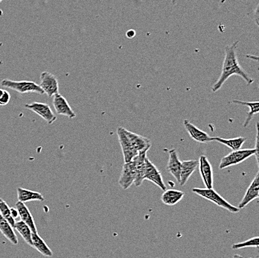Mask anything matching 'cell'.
<instances>
[{"instance_id":"obj_17","label":"cell","mask_w":259,"mask_h":258,"mask_svg":"<svg viewBox=\"0 0 259 258\" xmlns=\"http://www.w3.org/2000/svg\"><path fill=\"white\" fill-rule=\"evenodd\" d=\"M15 207L18 210L19 216H20L21 221L26 223L27 226L31 229L32 233H37V226L34 223V218L30 212L29 209L27 207L25 203L21 202H17L15 204Z\"/></svg>"},{"instance_id":"obj_28","label":"cell","mask_w":259,"mask_h":258,"mask_svg":"<svg viewBox=\"0 0 259 258\" xmlns=\"http://www.w3.org/2000/svg\"><path fill=\"white\" fill-rule=\"evenodd\" d=\"M11 100V95L9 92L4 91L3 96L0 98V105L5 106L9 103Z\"/></svg>"},{"instance_id":"obj_3","label":"cell","mask_w":259,"mask_h":258,"mask_svg":"<svg viewBox=\"0 0 259 258\" xmlns=\"http://www.w3.org/2000/svg\"><path fill=\"white\" fill-rule=\"evenodd\" d=\"M192 192L198 195L200 197H203V199H206V200L213 202L218 206L228 210L230 213H237L240 211V209L238 207L234 206L230 202H227L220 194H218L213 188H211V189H208V188H193Z\"/></svg>"},{"instance_id":"obj_34","label":"cell","mask_w":259,"mask_h":258,"mask_svg":"<svg viewBox=\"0 0 259 258\" xmlns=\"http://www.w3.org/2000/svg\"><path fill=\"white\" fill-rule=\"evenodd\" d=\"M171 3L173 5H176L177 0H171Z\"/></svg>"},{"instance_id":"obj_10","label":"cell","mask_w":259,"mask_h":258,"mask_svg":"<svg viewBox=\"0 0 259 258\" xmlns=\"http://www.w3.org/2000/svg\"><path fill=\"white\" fill-rule=\"evenodd\" d=\"M53 97V107L55 108L57 115H62V116L69 117V119H74L76 117V114L72 110L69 102L66 100V98L62 95L58 93L55 94Z\"/></svg>"},{"instance_id":"obj_27","label":"cell","mask_w":259,"mask_h":258,"mask_svg":"<svg viewBox=\"0 0 259 258\" xmlns=\"http://www.w3.org/2000/svg\"><path fill=\"white\" fill-rule=\"evenodd\" d=\"M247 247H251V248L255 247V248H258V237H252V238L249 239V240L242 242V243H236V244H234L233 246H232V248H233V249L238 250L241 249V248H247Z\"/></svg>"},{"instance_id":"obj_21","label":"cell","mask_w":259,"mask_h":258,"mask_svg":"<svg viewBox=\"0 0 259 258\" xmlns=\"http://www.w3.org/2000/svg\"><path fill=\"white\" fill-rule=\"evenodd\" d=\"M0 232L13 245L18 244V238L14 232V228L0 214Z\"/></svg>"},{"instance_id":"obj_7","label":"cell","mask_w":259,"mask_h":258,"mask_svg":"<svg viewBox=\"0 0 259 258\" xmlns=\"http://www.w3.org/2000/svg\"><path fill=\"white\" fill-rule=\"evenodd\" d=\"M145 180L152 182L162 191L167 190L160 171L150 161L148 157L145 158Z\"/></svg>"},{"instance_id":"obj_13","label":"cell","mask_w":259,"mask_h":258,"mask_svg":"<svg viewBox=\"0 0 259 258\" xmlns=\"http://www.w3.org/2000/svg\"><path fill=\"white\" fill-rule=\"evenodd\" d=\"M123 131L125 133L127 137H128L130 141L132 144L134 150L140 153V152L143 151L145 150H150L151 147V142L149 139L143 137V136L140 135V134H135V133L131 132L124 128H123Z\"/></svg>"},{"instance_id":"obj_31","label":"cell","mask_w":259,"mask_h":258,"mask_svg":"<svg viewBox=\"0 0 259 258\" xmlns=\"http://www.w3.org/2000/svg\"><path fill=\"white\" fill-rule=\"evenodd\" d=\"M259 6L258 5V6H257V7H256V9H255V14H254V17H253V19H254V20H255V24L257 25V26H258V17H259V13H258V12H259Z\"/></svg>"},{"instance_id":"obj_16","label":"cell","mask_w":259,"mask_h":258,"mask_svg":"<svg viewBox=\"0 0 259 258\" xmlns=\"http://www.w3.org/2000/svg\"><path fill=\"white\" fill-rule=\"evenodd\" d=\"M183 125H184L185 129L189 133V136L192 137V140H194V141L200 142V143H206V142L212 141L211 137L208 135L207 133L196 127L189 120H185L183 122Z\"/></svg>"},{"instance_id":"obj_30","label":"cell","mask_w":259,"mask_h":258,"mask_svg":"<svg viewBox=\"0 0 259 258\" xmlns=\"http://www.w3.org/2000/svg\"><path fill=\"white\" fill-rule=\"evenodd\" d=\"M11 215L14 219H17L19 216L18 210H17L16 207H12L11 208Z\"/></svg>"},{"instance_id":"obj_32","label":"cell","mask_w":259,"mask_h":258,"mask_svg":"<svg viewBox=\"0 0 259 258\" xmlns=\"http://www.w3.org/2000/svg\"><path fill=\"white\" fill-rule=\"evenodd\" d=\"M233 258H244L242 257V256L239 255V254H235V255L233 256Z\"/></svg>"},{"instance_id":"obj_19","label":"cell","mask_w":259,"mask_h":258,"mask_svg":"<svg viewBox=\"0 0 259 258\" xmlns=\"http://www.w3.org/2000/svg\"><path fill=\"white\" fill-rule=\"evenodd\" d=\"M17 191V199L19 202H44L45 200L44 196L39 192L31 191V190L25 189L23 188H18Z\"/></svg>"},{"instance_id":"obj_23","label":"cell","mask_w":259,"mask_h":258,"mask_svg":"<svg viewBox=\"0 0 259 258\" xmlns=\"http://www.w3.org/2000/svg\"><path fill=\"white\" fill-rule=\"evenodd\" d=\"M212 141H217L224 144L228 148L231 149L233 151L241 150L242 145L246 140V137H238L236 138L224 139L221 137H211Z\"/></svg>"},{"instance_id":"obj_1","label":"cell","mask_w":259,"mask_h":258,"mask_svg":"<svg viewBox=\"0 0 259 258\" xmlns=\"http://www.w3.org/2000/svg\"><path fill=\"white\" fill-rule=\"evenodd\" d=\"M239 41L234 42L231 45L227 46L225 49V58L223 63L222 71L220 77L211 88V91L215 93L222 88L229 78L232 76H238L242 78L248 85H252L254 79L249 77V74L241 67L238 62L237 55V47Z\"/></svg>"},{"instance_id":"obj_8","label":"cell","mask_w":259,"mask_h":258,"mask_svg":"<svg viewBox=\"0 0 259 258\" xmlns=\"http://www.w3.org/2000/svg\"><path fill=\"white\" fill-rule=\"evenodd\" d=\"M137 176V169L134 161L124 163L118 183L122 189L127 190L134 185Z\"/></svg>"},{"instance_id":"obj_18","label":"cell","mask_w":259,"mask_h":258,"mask_svg":"<svg viewBox=\"0 0 259 258\" xmlns=\"http://www.w3.org/2000/svg\"><path fill=\"white\" fill-rule=\"evenodd\" d=\"M197 167H198V161L188 160V161H181V180H180V185L181 186H184L187 183Z\"/></svg>"},{"instance_id":"obj_14","label":"cell","mask_w":259,"mask_h":258,"mask_svg":"<svg viewBox=\"0 0 259 258\" xmlns=\"http://www.w3.org/2000/svg\"><path fill=\"white\" fill-rule=\"evenodd\" d=\"M148 150H145L140 152L138 155L134 157V159L132 160L135 163L136 169H137V176H136L135 181H134L136 187L141 186L143 181H145V158H146Z\"/></svg>"},{"instance_id":"obj_24","label":"cell","mask_w":259,"mask_h":258,"mask_svg":"<svg viewBox=\"0 0 259 258\" xmlns=\"http://www.w3.org/2000/svg\"><path fill=\"white\" fill-rule=\"evenodd\" d=\"M232 103L241 104V105L247 106L249 108V112H248L247 117L245 122L244 123V127H247L248 125L250 123L255 115H258L259 112V102L258 101L255 102H243L240 100H233Z\"/></svg>"},{"instance_id":"obj_35","label":"cell","mask_w":259,"mask_h":258,"mask_svg":"<svg viewBox=\"0 0 259 258\" xmlns=\"http://www.w3.org/2000/svg\"><path fill=\"white\" fill-rule=\"evenodd\" d=\"M3 0H0V3H1L2 2H3Z\"/></svg>"},{"instance_id":"obj_2","label":"cell","mask_w":259,"mask_h":258,"mask_svg":"<svg viewBox=\"0 0 259 258\" xmlns=\"http://www.w3.org/2000/svg\"><path fill=\"white\" fill-rule=\"evenodd\" d=\"M255 155L256 158L257 164L258 163V152L254 149H245V150H238L236 151H233L230 154L226 155L221 159L219 169H224L226 168L233 167L238 165L241 163L244 162L248 158Z\"/></svg>"},{"instance_id":"obj_5","label":"cell","mask_w":259,"mask_h":258,"mask_svg":"<svg viewBox=\"0 0 259 258\" xmlns=\"http://www.w3.org/2000/svg\"><path fill=\"white\" fill-rule=\"evenodd\" d=\"M25 107L34 113L37 114L48 124H53L57 120V117L52 112L51 107L49 104L34 102L31 104H25Z\"/></svg>"},{"instance_id":"obj_33","label":"cell","mask_w":259,"mask_h":258,"mask_svg":"<svg viewBox=\"0 0 259 258\" xmlns=\"http://www.w3.org/2000/svg\"><path fill=\"white\" fill-rule=\"evenodd\" d=\"M3 93H4V90L1 89V88H0V98H1V96H3Z\"/></svg>"},{"instance_id":"obj_25","label":"cell","mask_w":259,"mask_h":258,"mask_svg":"<svg viewBox=\"0 0 259 258\" xmlns=\"http://www.w3.org/2000/svg\"><path fill=\"white\" fill-rule=\"evenodd\" d=\"M14 229H15L19 234H20L23 240L27 244L29 245L30 246L33 247L32 239H31V235H32V232L31 229L28 227L26 223H23V221H18L15 223L14 225Z\"/></svg>"},{"instance_id":"obj_20","label":"cell","mask_w":259,"mask_h":258,"mask_svg":"<svg viewBox=\"0 0 259 258\" xmlns=\"http://www.w3.org/2000/svg\"><path fill=\"white\" fill-rule=\"evenodd\" d=\"M184 196L185 194L183 191L174 189L166 190L161 196V201L165 205L174 206L179 203Z\"/></svg>"},{"instance_id":"obj_15","label":"cell","mask_w":259,"mask_h":258,"mask_svg":"<svg viewBox=\"0 0 259 258\" xmlns=\"http://www.w3.org/2000/svg\"><path fill=\"white\" fill-rule=\"evenodd\" d=\"M168 162L167 171L173 175L174 178L180 183L181 180V161L180 160L178 151L175 149L168 152Z\"/></svg>"},{"instance_id":"obj_6","label":"cell","mask_w":259,"mask_h":258,"mask_svg":"<svg viewBox=\"0 0 259 258\" xmlns=\"http://www.w3.org/2000/svg\"><path fill=\"white\" fill-rule=\"evenodd\" d=\"M39 87L49 97H52L59 93V82L58 79L49 72H42L40 74Z\"/></svg>"},{"instance_id":"obj_22","label":"cell","mask_w":259,"mask_h":258,"mask_svg":"<svg viewBox=\"0 0 259 258\" xmlns=\"http://www.w3.org/2000/svg\"><path fill=\"white\" fill-rule=\"evenodd\" d=\"M31 239H32L33 248L37 249L41 254L46 257H52L53 255V252L50 247L37 233H32Z\"/></svg>"},{"instance_id":"obj_26","label":"cell","mask_w":259,"mask_h":258,"mask_svg":"<svg viewBox=\"0 0 259 258\" xmlns=\"http://www.w3.org/2000/svg\"><path fill=\"white\" fill-rule=\"evenodd\" d=\"M0 214L10 223L12 227H14L16 222L11 215V207H9L6 201L3 200L1 198H0Z\"/></svg>"},{"instance_id":"obj_9","label":"cell","mask_w":259,"mask_h":258,"mask_svg":"<svg viewBox=\"0 0 259 258\" xmlns=\"http://www.w3.org/2000/svg\"><path fill=\"white\" fill-rule=\"evenodd\" d=\"M118 140L122 150L123 156H124V163L130 162L134 159V157L137 156L139 153H137L132 144L130 141L128 137L126 135L125 133L123 131V128L120 127L117 129Z\"/></svg>"},{"instance_id":"obj_29","label":"cell","mask_w":259,"mask_h":258,"mask_svg":"<svg viewBox=\"0 0 259 258\" xmlns=\"http://www.w3.org/2000/svg\"><path fill=\"white\" fill-rule=\"evenodd\" d=\"M136 36V31L134 29H130L126 32V37L128 39H133Z\"/></svg>"},{"instance_id":"obj_11","label":"cell","mask_w":259,"mask_h":258,"mask_svg":"<svg viewBox=\"0 0 259 258\" xmlns=\"http://www.w3.org/2000/svg\"><path fill=\"white\" fill-rule=\"evenodd\" d=\"M199 170L206 188H213V170L211 163L205 155H201L198 161Z\"/></svg>"},{"instance_id":"obj_4","label":"cell","mask_w":259,"mask_h":258,"mask_svg":"<svg viewBox=\"0 0 259 258\" xmlns=\"http://www.w3.org/2000/svg\"><path fill=\"white\" fill-rule=\"evenodd\" d=\"M0 85L3 88H9L19 93H37L44 94L39 85L31 81H13L10 79H3Z\"/></svg>"},{"instance_id":"obj_12","label":"cell","mask_w":259,"mask_h":258,"mask_svg":"<svg viewBox=\"0 0 259 258\" xmlns=\"http://www.w3.org/2000/svg\"><path fill=\"white\" fill-rule=\"evenodd\" d=\"M259 197V172H257L252 183L249 185V188L246 190V194L244 195L242 200L238 205V208H244L246 205H249L252 201L258 199Z\"/></svg>"}]
</instances>
